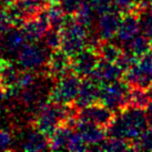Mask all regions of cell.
<instances>
[{"label": "cell", "mask_w": 152, "mask_h": 152, "mask_svg": "<svg viewBox=\"0 0 152 152\" xmlns=\"http://www.w3.org/2000/svg\"><path fill=\"white\" fill-rule=\"evenodd\" d=\"M145 109L128 106L117 112L113 121L107 128V135L134 141L148 128Z\"/></svg>", "instance_id": "6da1fadb"}, {"label": "cell", "mask_w": 152, "mask_h": 152, "mask_svg": "<svg viewBox=\"0 0 152 152\" xmlns=\"http://www.w3.org/2000/svg\"><path fill=\"white\" fill-rule=\"evenodd\" d=\"M61 49L70 57L76 56L87 48L89 37V28L82 25L72 15H67L64 25L60 28Z\"/></svg>", "instance_id": "7a4b0ae2"}, {"label": "cell", "mask_w": 152, "mask_h": 152, "mask_svg": "<svg viewBox=\"0 0 152 152\" xmlns=\"http://www.w3.org/2000/svg\"><path fill=\"white\" fill-rule=\"evenodd\" d=\"M130 91L131 87L124 79L102 85L99 102L115 113L130 104Z\"/></svg>", "instance_id": "3957f363"}, {"label": "cell", "mask_w": 152, "mask_h": 152, "mask_svg": "<svg viewBox=\"0 0 152 152\" xmlns=\"http://www.w3.org/2000/svg\"><path fill=\"white\" fill-rule=\"evenodd\" d=\"M81 86V78L70 71L58 79L49 92V100L60 104L75 103Z\"/></svg>", "instance_id": "277c9868"}, {"label": "cell", "mask_w": 152, "mask_h": 152, "mask_svg": "<svg viewBox=\"0 0 152 152\" xmlns=\"http://www.w3.org/2000/svg\"><path fill=\"white\" fill-rule=\"evenodd\" d=\"M123 79L132 88L148 89L152 86V48L140 57L137 64L124 72Z\"/></svg>", "instance_id": "5b68a950"}, {"label": "cell", "mask_w": 152, "mask_h": 152, "mask_svg": "<svg viewBox=\"0 0 152 152\" xmlns=\"http://www.w3.org/2000/svg\"><path fill=\"white\" fill-rule=\"evenodd\" d=\"M49 55L46 47L38 46L36 42L26 43L17 56V62L22 70L36 71L46 66Z\"/></svg>", "instance_id": "8992f818"}, {"label": "cell", "mask_w": 152, "mask_h": 152, "mask_svg": "<svg viewBox=\"0 0 152 152\" xmlns=\"http://www.w3.org/2000/svg\"><path fill=\"white\" fill-rule=\"evenodd\" d=\"M100 57L96 48L89 46L76 56L71 57V71L80 78H88L96 69Z\"/></svg>", "instance_id": "52a82bcc"}, {"label": "cell", "mask_w": 152, "mask_h": 152, "mask_svg": "<svg viewBox=\"0 0 152 152\" xmlns=\"http://www.w3.org/2000/svg\"><path fill=\"white\" fill-rule=\"evenodd\" d=\"M71 71V57L61 48L52 50L46 64L47 75L52 79H59Z\"/></svg>", "instance_id": "ba28073f"}, {"label": "cell", "mask_w": 152, "mask_h": 152, "mask_svg": "<svg viewBox=\"0 0 152 152\" xmlns=\"http://www.w3.org/2000/svg\"><path fill=\"white\" fill-rule=\"evenodd\" d=\"M50 27V22L45 9L34 17L29 18L20 28L23 31L28 42H37L38 40L43 38Z\"/></svg>", "instance_id": "9c48e42d"}, {"label": "cell", "mask_w": 152, "mask_h": 152, "mask_svg": "<svg viewBox=\"0 0 152 152\" xmlns=\"http://www.w3.org/2000/svg\"><path fill=\"white\" fill-rule=\"evenodd\" d=\"M114 117H115V114L113 111L109 109L108 107L103 106L100 102L94 103L92 106L82 108L78 113V118L96 123L104 129H107L111 124Z\"/></svg>", "instance_id": "30bf717a"}, {"label": "cell", "mask_w": 152, "mask_h": 152, "mask_svg": "<svg viewBox=\"0 0 152 152\" xmlns=\"http://www.w3.org/2000/svg\"><path fill=\"white\" fill-rule=\"evenodd\" d=\"M123 76L124 71L117 62H110L107 60L100 59L90 78H92L99 85L102 86L121 80Z\"/></svg>", "instance_id": "8fae6325"}, {"label": "cell", "mask_w": 152, "mask_h": 152, "mask_svg": "<svg viewBox=\"0 0 152 152\" xmlns=\"http://www.w3.org/2000/svg\"><path fill=\"white\" fill-rule=\"evenodd\" d=\"M100 89L101 86L94 81L92 78H85L81 81V86L79 89V93L76 98L75 106L78 109H82L86 107L92 106L99 102L100 99Z\"/></svg>", "instance_id": "7c38bea8"}, {"label": "cell", "mask_w": 152, "mask_h": 152, "mask_svg": "<svg viewBox=\"0 0 152 152\" xmlns=\"http://www.w3.org/2000/svg\"><path fill=\"white\" fill-rule=\"evenodd\" d=\"M122 15L118 11H110L100 16L97 22V32L101 40H111L119 31Z\"/></svg>", "instance_id": "4fadbf2b"}, {"label": "cell", "mask_w": 152, "mask_h": 152, "mask_svg": "<svg viewBox=\"0 0 152 152\" xmlns=\"http://www.w3.org/2000/svg\"><path fill=\"white\" fill-rule=\"evenodd\" d=\"M76 130L82 135L86 142L89 144V150L106 139L107 129L98 126L96 123L78 118L76 123Z\"/></svg>", "instance_id": "5bb4252c"}, {"label": "cell", "mask_w": 152, "mask_h": 152, "mask_svg": "<svg viewBox=\"0 0 152 152\" xmlns=\"http://www.w3.org/2000/svg\"><path fill=\"white\" fill-rule=\"evenodd\" d=\"M140 30H141V18L139 13H123L117 37L119 41L123 45L130 41L131 39H133L135 36H138L140 34Z\"/></svg>", "instance_id": "9a60e30c"}, {"label": "cell", "mask_w": 152, "mask_h": 152, "mask_svg": "<svg viewBox=\"0 0 152 152\" xmlns=\"http://www.w3.org/2000/svg\"><path fill=\"white\" fill-rule=\"evenodd\" d=\"M27 42V38L20 27L11 26L1 36V46L4 53L9 56H18L19 51Z\"/></svg>", "instance_id": "2e32d148"}, {"label": "cell", "mask_w": 152, "mask_h": 152, "mask_svg": "<svg viewBox=\"0 0 152 152\" xmlns=\"http://www.w3.org/2000/svg\"><path fill=\"white\" fill-rule=\"evenodd\" d=\"M42 87L37 83V81L31 86L23 88L18 93V100L26 107H37L43 103Z\"/></svg>", "instance_id": "e0dca14e"}, {"label": "cell", "mask_w": 152, "mask_h": 152, "mask_svg": "<svg viewBox=\"0 0 152 152\" xmlns=\"http://www.w3.org/2000/svg\"><path fill=\"white\" fill-rule=\"evenodd\" d=\"M21 149L23 151H45L50 150L49 138L38 129L31 131L25 137L21 143Z\"/></svg>", "instance_id": "ac0fdd59"}, {"label": "cell", "mask_w": 152, "mask_h": 152, "mask_svg": "<svg viewBox=\"0 0 152 152\" xmlns=\"http://www.w3.org/2000/svg\"><path fill=\"white\" fill-rule=\"evenodd\" d=\"M90 150L106 151V152L127 151V150H133V143H131L129 140L114 138V137H109L108 139L102 140L99 144L92 147Z\"/></svg>", "instance_id": "d6986e66"}, {"label": "cell", "mask_w": 152, "mask_h": 152, "mask_svg": "<svg viewBox=\"0 0 152 152\" xmlns=\"http://www.w3.org/2000/svg\"><path fill=\"white\" fill-rule=\"evenodd\" d=\"M73 133V128L67 124H61L49 138L50 150H67L69 139Z\"/></svg>", "instance_id": "ffe728a7"}, {"label": "cell", "mask_w": 152, "mask_h": 152, "mask_svg": "<svg viewBox=\"0 0 152 152\" xmlns=\"http://www.w3.org/2000/svg\"><path fill=\"white\" fill-rule=\"evenodd\" d=\"M123 50L130 52L131 55L135 56V57H142L143 55H145L150 49L152 48V45L150 42V40L148 39V37L144 34H138L135 36L133 39H131L130 41L123 43Z\"/></svg>", "instance_id": "44dd1931"}, {"label": "cell", "mask_w": 152, "mask_h": 152, "mask_svg": "<svg viewBox=\"0 0 152 152\" xmlns=\"http://www.w3.org/2000/svg\"><path fill=\"white\" fill-rule=\"evenodd\" d=\"M100 59L107 60L110 62H118L123 53V48L110 42V40H101L96 47Z\"/></svg>", "instance_id": "7402d4cb"}, {"label": "cell", "mask_w": 152, "mask_h": 152, "mask_svg": "<svg viewBox=\"0 0 152 152\" xmlns=\"http://www.w3.org/2000/svg\"><path fill=\"white\" fill-rule=\"evenodd\" d=\"M46 12L51 27L60 30L61 26L64 25V20H66V17H67V13L64 10L60 2L48 4L46 8Z\"/></svg>", "instance_id": "603a6c76"}, {"label": "cell", "mask_w": 152, "mask_h": 152, "mask_svg": "<svg viewBox=\"0 0 152 152\" xmlns=\"http://www.w3.org/2000/svg\"><path fill=\"white\" fill-rule=\"evenodd\" d=\"M152 100L151 96L149 93L148 89L142 88H132L130 91V104L129 106L138 107L145 109L150 101Z\"/></svg>", "instance_id": "cb8c5ba5"}, {"label": "cell", "mask_w": 152, "mask_h": 152, "mask_svg": "<svg viewBox=\"0 0 152 152\" xmlns=\"http://www.w3.org/2000/svg\"><path fill=\"white\" fill-rule=\"evenodd\" d=\"M94 15H97V13L94 12V10L93 8L91 7V4L89 1H82V4H80V7L78 9V11H77L73 16L77 18V20H79V21L82 23V25H85L86 27H88V28H91V26L93 23V20H94Z\"/></svg>", "instance_id": "d4e9b609"}, {"label": "cell", "mask_w": 152, "mask_h": 152, "mask_svg": "<svg viewBox=\"0 0 152 152\" xmlns=\"http://www.w3.org/2000/svg\"><path fill=\"white\" fill-rule=\"evenodd\" d=\"M43 42L45 47L49 50H56L61 48V34L59 29L50 28L43 36Z\"/></svg>", "instance_id": "484cf974"}, {"label": "cell", "mask_w": 152, "mask_h": 152, "mask_svg": "<svg viewBox=\"0 0 152 152\" xmlns=\"http://www.w3.org/2000/svg\"><path fill=\"white\" fill-rule=\"evenodd\" d=\"M132 143H133V150L152 151V126L150 128H147L143 133Z\"/></svg>", "instance_id": "4316f807"}, {"label": "cell", "mask_w": 152, "mask_h": 152, "mask_svg": "<svg viewBox=\"0 0 152 152\" xmlns=\"http://www.w3.org/2000/svg\"><path fill=\"white\" fill-rule=\"evenodd\" d=\"M67 150L76 152L86 151V150H89V144L86 142V140L82 138V135L77 131V132H73L70 137L67 145Z\"/></svg>", "instance_id": "83f0119b"}, {"label": "cell", "mask_w": 152, "mask_h": 152, "mask_svg": "<svg viewBox=\"0 0 152 152\" xmlns=\"http://www.w3.org/2000/svg\"><path fill=\"white\" fill-rule=\"evenodd\" d=\"M89 2L94 10V12L99 16L110 11H115L114 0H89Z\"/></svg>", "instance_id": "f1b7e54d"}, {"label": "cell", "mask_w": 152, "mask_h": 152, "mask_svg": "<svg viewBox=\"0 0 152 152\" xmlns=\"http://www.w3.org/2000/svg\"><path fill=\"white\" fill-rule=\"evenodd\" d=\"M83 0H61L60 4L62 6L64 10L66 11L67 15H75L78 11V9L82 4Z\"/></svg>", "instance_id": "f546056e"}, {"label": "cell", "mask_w": 152, "mask_h": 152, "mask_svg": "<svg viewBox=\"0 0 152 152\" xmlns=\"http://www.w3.org/2000/svg\"><path fill=\"white\" fill-rule=\"evenodd\" d=\"M140 18H141V30L148 37L152 45V15L150 13V15H147V16Z\"/></svg>", "instance_id": "4dcf8cb0"}, {"label": "cell", "mask_w": 152, "mask_h": 152, "mask_svg": "<svg viewBox=\"0 0 152 152\" xmlns=\"http://www.w3.org/2000/svg\"><path fill=\"white\" fill-rule=\"evenodd\" d=\"M12 137L7 130L0 129V151H7L11 148Z\"/></svg>", "instance_id": "1f68e13d"}, {"label": "cell", "mask_w": 152, "mask_h": 152, "mask_svg": "<svg viewBox=\"0 0 152 152\" xmlns=\"http://www.w3.org/2000/svg\"><path fill=\"white\" fill-rule=\"evenodd\" d=\"M11 27L6 10H0V37Z\"/></svg>", "instance_id": "d6a6232c"}, {"label": "cell", "mask_w": 152, "mask_h": 152, "mask_svg": "<svg viewBox=\"0 0 152 152\" xmlns=\"http://www.w3.org/2000/svg\"><path fill=\"white\" fill-rule=\"evenodd\" d=\"M7 97L6 96V91H4V89L0 86V117H1V114L4 113V106H2V100H4V98Z\"/></svg>", "instance_id": "836d02e7"}, {"label": "cell", "mask_w": 152, "mask_h": 152, "mask_svg": "<svg viewBox=\"0 0 152 152\" xmlns=\"http://www.w3.org/2000/svg\"><path fill=\"white\" fill-rule=\"evenodd\" d=\"M4 48H2V46H1V43H0V67L2 66V64L7 61V59L4 57Z\"/></svg>", "instance_id": "e575fe53"}, {"label": "cell", "mask_w": 152, "mask_h": 152, "mask_svg": "<svg viewBox=\"0 0 152 152\" xmlns=\"http://www.w3.org/2000/svg\"><path fill=\"white\" fill-rule=\"evenodd\" d=\"M48 1V4H52V2H60L61 0H47Z\"/></svg>", "instance_id": "d590c367"}, {"label": "cell", "mask_w": 152, "mask_h": 152, "mask_svg": "<svg viewBox=\"0 0 152 152\" xmlns=\"http://www.w3.org/2000/svg\"><path fill=\"white\" fill-rule=\"evenodd\" d=\"M148 1V4H152V0H147Z\"/></svg>", "instance_id": "8d00e7d4"}, {"label": "cell", "mask_w": 152, "mask_h": 152, "mask_svg": "<svg viewBox=\"0 0 152 152\" xmlns=\"http://www.w3.org/2000/svg\"><path fill=\"white\" fill-rule=\"evenodd\" d=\"M150 11H151V15H152V4H151V9H150Z\"/></svg>", "instance_id": "74e56055"}]
</instances>
